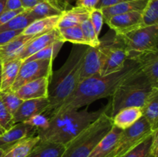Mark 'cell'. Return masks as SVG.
I'll use <instances>...</instances> for the list:
<instances>
[{
	"instance_id": "1",
	"label": "cell",
	"mask_w": 158,
	"mask_h": 157,
	"mask_svg": "<svg viewBox=\"0 0 158 157\" xmlns=\"http://www.w3.org/2000/svg\"><path fill=\"white\" fill-rule=\"evenodd\" d=\"M139 69L140 66L137 60L127 58L123 69L117 72L106 75L98 74L86 78L79 83L73 92L59 106L52 116L66 111L79 109L96 100L112 96L117 86Z\"/></svg>"
},
{
	"instance_id": "2",
	"label": "cell",
	"mask_w": 158,
	"mask_h": 157,
	"mask_svg": "<svg viewBox=\"0 0 158 157\" xmlns=\"http://www.w3.org/2000/svg\"><path fill=\"white\" fill-rule=\"evenodd\" d=\"M86 49L83 45H75L66 62L52 72L48 88L49 106L44 113L49 119L79 85V74Z\"/></svg>"
},
{
	"instance_id": "3",
	"label": "cell",
	"mask_w": 158,
	"mask_h": 157,
	"mask_svg": "<svg viewBox=\"0 0 158 157\" xmlns=\"http://www.w3.org/2000/svg\"><path fill=\"white\" fill-rule=\"evenodd\" d=\"M110 107V104H107L94 112L73 109L56 114L49 118V127L36 134L40 139L66 145L103 112H107Z\"/></svg>"
},
{
	"instance_id": "4",
	"label": "cell",
	"mask_w": 158,
	"mask_h": 157,
	"mask_svg": "<svg viewBox=\"0 0 158 157\" xmlns=\"http://www.w3.org/2000/svg\"><path fill=\"white\" fill-rule=\"evenodd\" d=\"M140 69L127 77L114 91L110 104V117L127 107H142L153 89Z\"/></svg>"
},
{
	"instance_id": "5",
	"label": "cell",
	"mask_w": 158,
	"mask_h": 157,
	"mask_svg": "<svg viewBox=\"0 0 158 157\" xmlns=\"http://www.w3.org/2000/svg\"><path fill=\"white\" fill-rule=\"evenodd\" d=\"M113 126L112 118L104 112L65 145L66 149L62 157H88Z\"/></svg>"
},
{
	"instance_id": "6",
	"label": "cell",
	"mask_w": 158,
	"mask_h": 157,
	"mask_svg": "<svg viewBox=\"0 0 158 157\" xmlns=\"http://www.w3.org/2000/svg\"><path fill=\"white\" fill-rule=\"evenodd\" d=\"M120 36L126 49L127 58L158 52V25L141 27Z\"/></svg>"
},
{
	"instance_id": "7",
	"label": "cell",
	"mask_w": 158,
	"mask_h": 157,
	"mask_svg": "<svg viewBox=\"0 0 158 157\" xmlns=\"http://www.w3.org/2000/svg\"><path fill=\"white\" fill-rule=\"evenodd\" d=\"M101 56L100 75H106L123 69L127 59V54L120 35L113 39L100 40L98 46Z\"/></svg>"
},
{
	"instance_id": "8",
	"label": "cell",
	"mask_w": 158,
	"mask_h": 157,
	"mask_svg": "<svg viewBox=\"0 0 158 157\" xmlns=\"http://www.w3.org/2000/svg\"><path fill=\"white\" fill-rule=\"evenodd\" d=\"M151 133H153V131L149 123L142 116L131 127L122 131L112 150L105 157H122Z\"/></svg>"
},
{
	"instance_id": "9",
	"label": "cell",
	"mask_w": 158,
	"mask_h": 157,
	"mask_svg": "<svg viewBox=\"0 0 158 157\" xmlns=\"http://www.w3.org/2000/svg\"><path fill=\"white\" fill-rule=\"evenodd\" d=\"M52 63L53 60H33L23 62L10 91L15 92L25 83L43 77L50 78L52 73Z\"/></svg>"
},
{
	"instance_id": "10",
	"label": "cell",
	"mask_w": 158,
	"mask_h": 157,
	"mask_svg": "<svg viewBox=\"0 0 158 157\" xmlns=\"http://www.w3.org/2000/svg\"><path fill=\"white\" fill-rule=\"evenodd\" d=\"M105 22L114 31L116 35H125L143 27L142 11H134L114 15Z\"/></svg>"
},
{
	"instance_id": "11",
	"label": "cell",
	"mask_w": 158,
	"mask_h": 157,
	"mask_svg": "<svg viewBox=\"0 0 158 157\" xmlns=\"http://www.w3.org/2000/svg\"><path fill=\"white\" fill-rule=\"evenodd\" d=\"M101 56L99 47L86 48L82 59L79 74V83L95 75H100Z\"/></svg>"
},
{
	"instance_id": "12",
	"label": "cell",
	"mask_w": 158,
	"mask_h": 157,
	"mask_svg": "<svg viewBox=\"0 0 158 157\" xmlns=\"http://www.w3.org/2000/svg\"><path fill=\"white\" fill-rule=\"evenodd\" d=\"M49 101L48 98L23 100L18 110L14 114V123H24L32 115L45 113L49 108Z\"/></svg>"
},
{
	"instance_id": "13",
	"label": "cell",
	"mask_w": 158,
	"mask_h": 157,
	"mask_svg": "<svg viewBox=\"0 0 158 157\" xmlns=\"http://www.w3.org/2000/svg\"><path fill=\"white\" fill-rule=\"evenodd\" d=\"M49 79L50 78L43 77V78L29 82L20 86L14 92L22 100L48 98Z\"/></svg>"
},
{
	"instance_id": "14",
	"label": "cell",
	"mask_w": 158,
	"mask_h": 157,
	"mask_svg": "<svg viewBox=\"0 0 158 157\" xmlns=\"http://www.w3.org/2000/svg\"><path fill=\"white\" fill-rule=\"evenodd\" d=\"M36 134V130L25 123H15L10 129L0 135V149L4 151L18 143L20 140Z\"/></svg>"
},
{
	"instance_id": "15",
	"label": "cell",
	"mask_w": 158,
	"mask_h": 157,
	"mask_svg": "<svg viewBox=\"0 0 158 157\" xmlns=\"http://www.w3.org/2000/svg\"><path fill=\"white\" fill-rule=\"evenodd\" d=\"M56 41L64 42L62 39L57 28L49 31L46 33L41 34V35L35 36L23 49L19 58H21L23 61H24L28 57L36 53L37 52L43 49L46 46H49V45L52 44V43L55 42Z\"/></svg>"
},
{
	"instance_id": "16",
	"label": "cell",
	"mask_w": 158,
	"mask_h": 157,
	"mask_svg": "<svg viewBox=\"0 0 158 157\" xmlns=\"http://www.w3.org/2000/svg\"><path fill=\"white\" fill-rule=\"evenodd\" d=\"M35 36L37 35H25L21 33L6 44L0 46V60L2 62L19 58L23 49Z\"/></svg>"
},
{
	"instance_id": "17",
	"label": "cell",
	"mask_w": 158,
	"mask_h": 157,
	"mask_svg": "<svg viewBox=\"0 0 158 157\" xmlns=\"http://www.w3.org/2000/svg\"><path fill=\"white\" fill-rule=\"evenodd\" d=\"M134 59L138 62L140 71L146 75L153 87L158 88V52L142 54Z\"/></svg>"
},
{
	"instance_id": "18",
	"label": "cell",
	"mask_w": 158,
	"mask_h": 157,
	"mask_svg": "<svg viewBox=\"0 0 158 157\" xmlns=\"http://www.w3.org/2000/svg\"><path fill=\"white\" fill-rule=\"evenodd\" d=\"M157 152L158 130H156L122 157H158Z\"/></svg>"
},
{
	"instance_id": "19",
	"label": "cell",
	"mask_w": 158,
	"mask_h": 157,
	"mask_svg": "<svg viewBox=\"0 0 158 157\" xmlns=\"http://www.w3.org/2000/svg\"><path fill=\"white\" fill-rule=\"evenodd\" d=\"M65 149V145L40 139L27 157H62Z\"/></svg>"
},
{
	"instance_id": "20",
	"label": "cell",
	"mask_w": 158,
	"mask_h": 157,
	"mask_svg": "<svg viewBox=\"0 0 158 157\" xmlns=\"http://www.w3.org/2000/svg\"><path fill=\"white\" fill-rule=\"evenodd\" d=\"M142 116L143 114L141 107L133 106L120 109L111 118L114 126L119 128L121 130H125L135 124Z\"/></svg>"
},
{
	"instance_id": "21",
	"label": "cell",
	"mask_w": 158,
	"mask_h": 157,
	"mask_svg": "<svg viewBox=\"0 0 158 157\" xmlns=\"http://www.w3.org/2000/svg\"><path fill=\"white\" fill-rule=\"evenodd\" d=\"M141 109L143 116L149 123L151 130H158V88H153Z\"/></svg>"
},
{
	"instance_id": "22",
	"label": "cell",
	"mask_w": 158,
	"mask_h": 157,
	"mask_svg": "<svg viewBox=\"0 0 158 157\" xmlns=\"http://www.w3.org/2000/svg\"><path fill=\"white\" fill-rule=\"evenodd\" d=\"M23 63V61L19 58L2 62L0 92L10 90Z\"/></svg>"
},
{
	"instance_id": "23",
	"label": "cell",
	"mask_w": 158,
	"mask_h": 157,
	"mask_svg": "<svg viewBox=\"0 0 158 157\" xmlns=\"http://www.w3.org/2000/svg\"><path fill=\"white\" fill-rule=\"evenodd\" d=\"M148 0H132L118 3L114 6H107L100 9L103 14L104 22L107 21L110 18L119 14L134 12V11H143L146 6Z\"/></svg>"
},
{
	"instance_id": "24",
	"label": "cell",
	"mask_w": 158,
	"mask_h": 157,
	"mask_svg": "<svg viewBox=\"0 0 158 157\" xmlns=\"http://www.w3.org/2000/svg\"><path fill=\"white\" fill-rule=\"evenodd\" d=\"M89 11L83 8L74 6L66 9L60 15L57 28H68L80 26L84 20L89 18Z\"/></svg>"
},
{
	"instance_id": "25",
	"label": "cell",
	"mask_w": 158,
	"mask_h": 157,
	"mask_svg": "<svg viewBox=\"0 0 158 157\" xmlns=\"http://www.w3.org/2000/svg\"><path fill=\"white\" fill-rule=\"evenodd\" d=\"M60 15L46 17L34 20L23 29L22 34L25 35H39L56 29Z\"/></svg>"
},
{
	"instance_id": "26",
	"label": "cell",
	"mask_w": 158,
	"mask_h": 157,
	"mask_svg": "<svg viewBox=\"0 0 158 157\" xmlns=\"http://www.w3.org/2000/svg\"><path fill=\"white\" fill-rule=\"evenodd\" d=\"M122 131L116 126H113L112 129L105 135L103 139L97 145L94 150L88 157H105L114 148Z\"/></svg>"
},
{
	"instance_id": "27",
	"label": "cell",
	"mask_w": 158,
	"mask_h": 157,
	"mask_svg": "<svg viewBox=\"0 0 158 157\" xmlns=\"http://www.w3.org/2000/svg\"><path fill=\"white\" fill-rule=\"evenodd\" d=\"M66 9L61 4L56 2L44 1L29 9L31 16L35 20L46 17L60 15Z\"/></svg>"
},
{
	"instance_id": "28",
	"label": "cell",
	"mask_w": 158,
	"mask_h": 157,
	"mask_svg": "<svg viewBox=\"0 0 158 157\" xmlns=\"http://www.w3.org/2000/svg\"><path fill=\"white\" fill-rule=\"evenodd\" d=\"M39 139L37 134L26 137L5 151L2 157H27Z\"/></svg>"
},
{
	"instance_id": "29",
	"label": "cell",
	"mask_w": 158,
	"mask_h": 157,
	"mask_svg": "<svg viewBox=\"0 0 158 157\" xmlns=\"http://www.w3.org/2000/svg\"><path fill=\"white\" fill-rule=\"evenodd\" d=\"M34 20L35 19L31 16L29 13V9H25L21 13L15 15L6 24L0 27V32H7V31L23 30Z\"/></svg>"
},
{
	"instance_id": "30",
	"label": "cell",
	"mask_w": 158,
	"mask_h": 157,
	"mask_svg": "<svg viewBox=\"0 0 158 157\" xmlns=\"http://www.w3.org/2000/svg\"><path fill=\"white\" fill-rule=\"evenodd\" d=\"M62 39L66 42H69L75 45L87 46L86 39L83 36L80 26H72L68 28H57Z\"/></svg>"
},
{
	"instance_id": "31",
	"label": "cell",
	"mask_w": 158,
	"mask_h": 157,
	"mask_svg": "<svg viewBox=\"0 0 158 157\" xmlns=\"http://www.w3.org/2000/svg\"><path fill=\"white\" fill-rule=\"evenodd\" d=\"M64 43V42L63 41L55 42L43 48V49L37 52L36 53L28 57L23 61V62L33 61V60H54Z\"/></svg>"
},
{
	"instance_id": "32",
	"label": "cell",
	"mask_w": 158,
	"mask_h": 157,
	"mask_svg": "<svg viewBox=\"0 0 158 157\" xmlns=\"http://www.w3.org/2000/svg\"><path fill=\"white\" fill-rule=\"evenodd\" d=\"M143 27L158 25V0H148L142 11Z\"/></svg>"
},
{
	"instance_id": "33",
	"label": "cell",
	"mask_w": 158,
	"mask_h": 157,
	"mask_svg": "<svg viewBox=\"0 0 158 157\" xmlns=\"http://www.w3.org/2000/svg\"><path fill=\"white\" fill-rule=\"evenodd\" d=\"M0 98L4 106H6V109L9 111V112L12 116L18 110L20 105L23 101L17 96L15 92L10 90L0 92Z\"/></svg>"
},
{
	"instance_id": "34",
	"label": "cell",
	"mask_w": 158,
	"mask_h": 157,
	"mask_svg": "<svg viewBox=\"0 0 158 157\" xmlns=\"http://www.w3.org/2000/svg\"><path fill=\"white\" fill-rule=\"evenodd\" d=\"M80 27H81L83 36L87 42V46H90V47H97L100 45V39H99V36H97V35L96 34L95 30H94L89 18L84 20L80 24Z\"/></svg>"
},
{
	"instance_id": "35",
	"label": "cell",
	"mask_w": 158,
	"mask_h": 157,
	"mask_svg": "<svg viewBox=\"0 0 158 157\" xmlns=\"http://www.w3.org/2000/svg\"><path fill=\"white\" fill-rule=\"evenodd\" d=\"M24 123L33 127L37 132L46 130L49 127V119L44 113H40L32 115Z\"/></svg>"
},
{
	"instance_id": "36",
	"label": "cell",
	"mask_w": 158,
	"mask_h": 157,
	"mask_svg": "<svg viewBox=\"0 0 158 157\" xmlns=\"http://www.w3.org/2000/svg\"><path fill=\"white\" fill-rule=\"evenodd\" d=\"M89 19L95 30L96 34L97 35V36H99L100 32H101L103 22H104V17H103V14L101 9L95 8L89 11Z\"/></svg>"
},
{
	"instance_id": "37",
	"label": "cell",
	"mask_w": 158,
	"mask_h": 157,
	"mask_svg": "<svg viewBox=\"0 0 158 157\" xmlns=\"http://www.w3.org/2000/svg\"><path fill=\"white\" fill-rule=\"evenodd\" d=\"M13 116L6 109V106L3 104L1 98H0V125L2 126L6 131L10 129L15 125Z\"/></svg>"
},
{
	"instance_id": "38",
	"label": "cell",
	"mask_w": 158,
	"mask_h": 157,
	"mask_svg": "<svg viewBox=\"0 0 158 157\" xmlns=\"http://www.w3.org/2000/svg\"><path fill=\"white\" fill-rule=\"evenodd\" d=\"M23 32V30L18 31H7V32H0V46L9 42L14 37L17 36Z\"/></svg>"
},
{
	"instance_id": "39",
	"label": "cell",
	"mask_w": 158,
	"mask_h": 157,
	"mask_svg": "<svg viewBox=\"0 0 158 157\" xmlns=\"http://www.w3.org/2000/svg\"><path fill=\"white\" fill-rule=\"evenodd\" d=\"M25 10V9H19V10H15V11H5L2 13L0 15V27L2 26H3L4 24H6L7 22H9L11 18H12L13 17H15V15H17L18 14L21 13L22 12Z\"/></svg>"
},
{
	"instance_id": "40",
	"label": "cell",
	"mask_w": 158,
	"mask_h": 157,
	"mask_svg": "<svg viewBox=\"0 0 158 157\" xmlns=\"http://www.w3.org/2000/svg\"><path fill=\"white\" fill-rule=\"evenodd\" d=\"M100 0H77L75 2V6L83 8L86 10L90 11L97 8Z\"/></svg>"
},
{
	"instance_id": "41",
	"label": "cell",
	"mask_w": 158,
	"mask_h": 157,
	"mask_svg": "<svg viewBox=\"0 0 158 157\" xmlns=\"http://www.w3.org/2000/svg\"><path fill=\"white\" fill-rule=\"evenodd\" d=\"M24 9L20 0H6L5 11H15Z\"/></svg>"
},
{
	"instance_id": "42",
	"label": "cell",
	"mask_w": 158,
	"mask_h": 157,
	"mask_svg": "<svg viewBox=\"0 0 158 157\" xmlns=\"http://www.w3.org/2000/svg\"><path fill=\"white\" fill-rule=\"evenodd\" d=\"M20 1H21L22 5H23V7L25 9H32V8L34 7L35 5H37L38 3L42 2H44V1H50V2H56V0H20ZM62 6H63V5H62Z\"/></svg>"
},
{
	"instance_id": "43",
	"label": "cell",
	"mask_w": 158,
	"mask_h": 157,
	"mask_svg": "<svg viewBox=\"0 0 158 157\" xmlns=\"http://www.w3.org/2000/svg\"><path fill=\"white\" fill-rule=\"evenodd\" d=\"M128 1H132V0H100L97 8H98V9H102V8L114 6V5L118 4V3L124 2Z\"/></svg>"
},
{
	"instance_id": "44",
	"label": "cell",
	"mask_w": 158,
	"mask_h": 157,
	"mask_svg": "<svg viewBox=\"0 0 158 157\" xmlns=\"http://www.w3.org/2000/svg\"><path fill=\"white\" fill-rule=\"evenodd\" d=\"M6 0H0V15L4 12Z\"/></svg>"
},
{
	"instance_id": "45",
	"label": "cell",
	"mask_w": 158,
	"mask_h": 157,
	"mask_svg": "<svg viewBox=\"0 0 158 157\" xmlns=\"http://www.w3.org/2000/svg\"><path fill=\"white\" fill-rule=\"evenodd\" d=\"M76 2H77V0H63V4L66 5V6H69L73 3H75Z\"/></svg>"
},
{
	"instance_id": "46",
	"label": "cell",
	"mask_w": 158,
	"mask_h": 157,
	"mask_svg": "<svg viewBox=\"0 0 158 157\" xmlns=\"http://www.w3.org/2000/svg\"><path fill=\"white\" fill-rule=\"evenodd\" d=\"M6 132V131L5 130V129L2 128V126L1 125H0V135H3V134H4Z\"/></svg>"
},
{
	"instance_id": "47",
	"label": "cell",
	"mask_w": 158,
	"mask_h": 157,
	"mask_svg": "<svg viewBox=\"0 0 158 157\" xmlns=\"http://www.w3.org/2000/svg\"><path fill=\"white\" fill-rule=\"evenodd\" d=\"M4 152H5V151L3 150V149H0V157L3 156V155H4Z\"/></svg>"
},
{
	"instance_id": "48",
	"label": "cell",
	"mask_w": 158,
	"mask_h": 157,
	"mask_svg": "<svg viewBox=\"0 0 158 157\" xmlns=\"http://www.w3.org/2000/svg\"><path fill=\"white\" fill-rule=\"evenodd\" d=\"M56 1L58 2H60L61 5L63 4V0H56Z\"/></svg>"
},
{
	"instance_id": "49",
	"label": "cell",
	"mask_w": 158,
	"mask_h": 157,
	"mask_svg": "<svg viewBox=\"0 0 158 157\" xmlns=\"http://www.w3.org/2000/svg\"><path fill=\"white\" fill-rule=\"evenodd\" d=\"M0 89H1V70H0Z\"/></svg>"
},
{
	"instance_id": "50",
	"label": "cell",
	"mask_w": 158,
	"mask_h": 157,
	"mask_svg": "<svg viewBox=\"0 0 158 157\" xmlns=\"http://www.w3.org/2000/svg\"><path fill=\"white\" fill-rule=\"evenodd\" d=\"M1 68H2V62H1V60H0V70H1Z\"/></svg>"
}]
</instances>
